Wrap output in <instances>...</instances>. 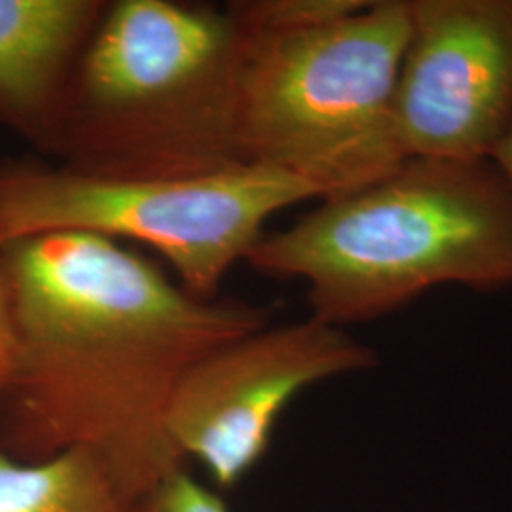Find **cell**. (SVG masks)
Wrapping results in <instances>:
<instances>
[{
  "instance_id": "cell-1",
  "label": "cell",
  "mask_w": 512,
  "mask_h": 512,
  "mask_svg": "<svg viewBox=\"0 0 512 512\" xmlns=\"http://www.w3.org/2000/svg\"><path fill=\"white\" fill-rule=\"evenodd\" d=\"M16 363L0 399V452L42 461L97 454L145 499L188 467L167 433L184 372L268 327L272 308L188 293L114 239L59 232L4 245Z\"/></svg>"
},
{
  "instance_id": "cell-2",
  "label": "cell",
  "mask_w": 512,
  "mask_h": 512,
  "mask_svg": "<svg viewBox=\"0 0 512 512\" xmlns=\"http://www.w3.org/2000/svg\"><path fill=\"white\" fill-rule=\"evenodd\" d=\"M308 287L332 327L401 310L440 285H512V194L492 160L406 158L376 183L319 200L245 260Z\"/></svg>"
},
{
  "instance_id": "cell-3",
  "label": "cell",
  "mask_w": 512,
  "mask_h": 512,
  "mask_svg": "<svg viewBox=\"0 0 512 512\" xmlns=\"http://www.w3.org/2000/svg\"><path fill=\"white\" fill-rule=\"evenodd\" d=\"M238 27L222 6L109 0L74 76L57 165L116 179L243 164Z\"/></svg>"
},
{
  "instance_id": "cell-4",
  "label": "cell",
  "mask_w": 512,
  "mask_h": 512,
  "mask_svg": "<svg viewBox=\"0 0 512 512\" xmlns=\"http://www.w3.org/2000/svg\"><path fill=\"white\" fill-rule=\"evenodd\" d=\"M408 27V0H366L294 31L238 29L239 160L308 184L317 202L393 173L406 160L393 97Z\"/></svg>"
},
{
  "instance_id": "cell-5",
  "label": "cell",
  "mask_w": 512,
  "mask_h": 512,
  "mask_svg": "<svg viewBox=\"0 0 512 512\" xmlns=\"http://www.w3.org/2000/svg\"><path fill=\"white\" fill-rule=\"evenodd\" d=\"M310 200L317 196L308 184L266 165L116 179L12 160L0 164V241L59 232L137 241L164 256L188 293L213 300L266 222Z\"/></svg>"
},
{
  "instance_id": "cell-6",
  "label": "cell",
  "mask_w": 512,
  "mask_h": 512,
  "mask_svg": "<svg viewBox=\"0 0 512 512\" xmlns=\"http://www.w3.org/2000/svg\"><path fill=\"white\" fill-rule=\"evenodd\" d=\"M378 357L348 330L319 319L268 325L209 351L184 372L167 410L181 458L230 490L270 450L275 423L311 385L374 368Z\"/></svg>"
},
{
  "instance_id": "cell-7",
  "label": "cell",
  "mask_w": 512,
  "mask_h": 512,
  "mask_svg": "<svg viewBox=\"0 0 512 512\" xmlns=\"http://www.w3.org/2000/svg\"><path fill=\"white\" fill-rule=\"evenodd\" d=\"M393 118L406 158L492 160L512 128V0H408Z\"/></svg>"
},
{
  "instance_id": "cell-8",
  "label": "cell",
  "mask_w": 512,
  "mask_h": 512,
  "mask_svg": "<svg viewBox=\"0 0 512 512\" xmlns=\"http://www.w3.org/2000/svg\"><path fill=\"white\" fill-rule=\"evenodd\" d=\"M109 0H0V128L52 156Z\"/></svg>"
},
{
  "instance_id": "cell-9",
  "label": "cell",
  "mask_w": 512,
  "mask_h": 512,
  "mask_svg": "<svg viewBox=\"0 0 512 512\" xmlns=\"http://www.w3.org/2000/svg\"><path fill=\"white\" fill-rule=\"evenodd\" d=\"M0 512H147L109 465L84 448L42 461L0 452Z\"/></svg>"
},
{
  "instance_id": "cell-10",
  "label": "cell",
  "mask_w": 512,
  "mask_h": 512,
  "mask_svg": "<svg viewBox=\"0 0 512 512\" xmlns=\"http://www.w3.org/2000/svg\"><path fill=\"white\" fill-rule=\"evenodd\" d=\"M366 0H238L224 8L241 33H281L344 18Z\"/></svg>"
},
{
  "instance_id": "cell-11",
  "label": "cell",
  "mask_w": 512,
  "mask_h": 512,
  "mask_svg": "<svg viewBox=\"0 0 512 512\" xmlns=\"http://www.w3.org/2000/svg\"><path fill=\"white\" fill-rule=\"evenodd\" d=\"M147 512H230L226 501L188 473V467L165 478L145 497Z\"/></svg>"
},
{
  "instance_id": "cell-12",
  "label": "cell",
  "mask_w": 512,
  "mask_h": 512,
  "mask_svg": "<svg viewBox=\"0 0 512 512\" xmlns=\"http://www.w3.org/2000/svg\"><path fill=\"white\" fill-rule=\"evenodd\" d=\"M16 363V317H14V291L0 241V399L8 387Z\"/></svg>"
},
{
  "instance_id": "cell-13",
  "label": "cell",
  "mask_w": 512,
  "mask_h": 512,
  "mask_svg": "<svg viewBox=\"0 0 512 512\" xmlns=\"http://www.w3.org/2000/svg\"><path fill=\"white\" fill-rule=\"evenodd\" d=\"M492 162L499 169L501 177L505 179V183L509 186L512 194V128L505 135V139L499 143V147L495 148Z\"/></svg>"
}]
</instances>
